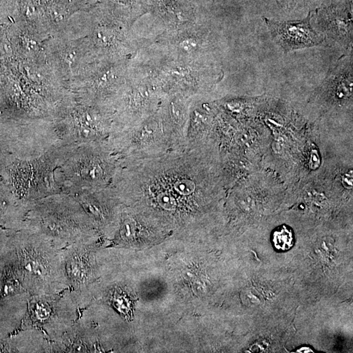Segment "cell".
<instances>
[{
  "label": "cell",
  "mask_w": 353,
  "mask_h": 353,
  "mask_svg": "<svg viewBox=\"0 0 353 353\" xmlns=\"http://www.w3.org/2000/svg\"><path fill=\"white\" fill-rule=\"evenodd\" d=\"M208 144L148 158H120L112 186L123 206L184 226L222 194Z\"/></svg>",
  "instance_id": "cell-1"
},
{
  "label": "cell",
  "mask_w": 353,
  "mask_h": 353,
  "mask_svg": "<svg viewBox=\"0 0 353 353\" xmlns=\"http://www.w3.org/2000/svg\"><path fill=\"white\" fill-rule=\"evenodd\" d=\"M21 228L44 236L60 250L74 244L96 242L100 235L74 196L65 192L27 202Z\"/></svg>",
  "instance_id": "cell-2"
},
{
  "label": "cell",
  "mask_w": 353,
  "mask_h": 353,
  "mask_svg": "<svg viewBox=\"0 0 353 353\" xmlns=\"http://www.w3.org/2000/svg\"><path fill=\"white\" fill-rule=\"evenodd\" d=\"M21 284L30 295L54 294L70 288L63 250L40 234L14 232Z\"/></svg>",
  "instance_id": "cell-3"
},
{
  "label": "cell",
  "mask_w": 353,
  "mask_h": 353,
  "mask_svg": "<svg viewBox=\"0 0 353 353\" xmlns=\"http://www.w3.org/2000/svg\"><path fill=\"white\" fill-rule=\"evenodd\" d=\"M70 146L61 144L40 156L19 158L10 154L2 168V180L18 200H37L62 192L58 180L60 168L64 161Z\"/></svg>",
  "instance_id": "cell-4"
},
{
  "label": "cell",
  "mask_w": 353,
  "mask_h": 353,
  "mask_svg": "<svg viewBox=\"0 0 353 353\" xmlns=\"http://www.w3.org/2000/svg\"><path fill=\"white\" fill-rule=\"evenodd\" d=\"M118 160L108 141L70 146L60 168L58 180L62 192L73 195L110 186Z\"/></svg>",
  "instance_id": "cell-5"
},
{
  "label": "cell",
  "mask_w": 353,
  "mask_h": 353,
  "mask_svg": "<svg viewBox=\"0 0 353 353\" xmlns=\"http://www.w3.org/2000/svg\"><path fill=\"white\" fill-rule=\"evenodd\" d=\"M78 316L80 308L70 288L54 294H28L22 328L36 330L53 343L71 329Z\"/></svg>",
  "instance_id": "cell-6"
},
{
  "label": "cell",
  "mask_w": 353,
  "mask_h": 353,
  "mask_svg": "<svg viewBox=\"0 0 353 353\" xmlns=\"http://www.w3.org/2000/svg\"><path fill=\"white\" fill-rule=\"evenodd\" d=\"M84 104L68 107L53 126L62 143L78 146L109 140L114 123L112 107L92 99Z\"/></svg>",
  "instance_id": "cell-7"
},
{
  "label": "cell",
  "mask_w": 353,
  "mask_h": 353,
  "mask_svg": "<svg viewBox=\"0 0 353 353\" xmlns=\"http://www.w3.org/2000/svg\"><path fill=\"white\" fill-rule=\"evenodd\" d=\"M162 56L160 60L139 66L136 71L146 78L162 94H178L194 100V98L208 86L206 66Z\"/></svg>",
  "instance_id": "cell-8"
},
{
  "label": "cell",
  "mask_w": 353,
  "mask_h": 353,
  "mask_svg": "<svg viewBox=\"0 0 353 353\" xmlns=\"http://www.w3.org/2000/svg\"><path fill=\"white\" fill-rule=\"evenodd\" d=\"M163 96L146 78L136 72L132 74L110 102L114 112L112 132L134 126L154 116Z\"/></svg>",
  "instance_id": "cell-9"
},
{
  "label": "cell",
  "mask_w": 353,
  "mask_h": 353,
  "mask_svg": "<svg viewBox=\"0 0 353 353\" xmlns=\"http://www.w3.org/2000/svg\"><path fill=\"white\" fill-rule=\"evenodd\" d=\"M108 143L119 159L148 158L170 150L157 112L134 126L112 132Z\"/></svg>",
  "instance_id": "cell-10"
},
{
  "label": "cell",
  "mask_w": 353,
  "mask_h": 353,
  "mask_svg": "<svg viewBox=\"0 0 353 353\" xmlns=\"http://www.w3.org/2000/svg\"><path fill=\"white\" fill-rule=\"evenodd\" d=\"M92 243H78L62 248L66 273L80 309L90 304L88 292L97 278Z\"/></svg>",
  "instance_id": "cell-11"
},
{
  "label": "cell",
  "mask_w": 353,
  "mask_h": 353,
  "mask_svg": "<svg viewBox=\"0 0 353 353\" xmlns=\"http://www.w3.org/2000/svg\"><path fill=\"white\" fill-rule=\"evenodd\" d=\"M72 196L82 206L100 234L114 237L120 222L122 204L112 185L82 190Z\"/></svg>",
  "instance_id": "cell-12"
},
{
  "label": "cell",
  "mask_w": 353,
  "mask_h": 353,
  "mask_svg": "<svg viewBox=\"0 0 353 353\" xmlns=\"http://www.w3.org/2000/svg\"><path fill=\"white\" fill-rule=\"evenodd\" d=\"M156 44L164 56L202 65L210 48L207 32L196 24L176 30H166L157 38Z\"/></svg>",
  "instance_id": "cell-13"
},
{
  "label": "cell",
  "mask_w": 353,
  "mask_h": 353,
  "mask_svg": "<svg viewBox=\"0 0 353 353\" xmlns=\"http://www.w3.org/2000/svg\"><path fill=\"white\" fill-rule=\"evenodd\" d=\"M193 100L178 94L164 95L157 114L170 150L186 148L187 128Z\"/></svg>",
  "instance_id": "cell-14"
},
{
  "label": "cell",
  "mask_w": 353,
  "mask_h": 353,
  "mask_svg": "<svg viewBox=\"0 0 353 353\" xmlns=\"http://www.w3.org/2000/svg\"><path fill=\"white\" fill-rule=\"evenodd\" d=\"M311 14L300 20L278 21L264 18L274 41L286 52L320 46L324 38L312 28Z\"/></svg>",
  "instance_id": "cell-15"
},
{
  "label": "cell",
  "mask_w": 353,
  "mask_h": 353,
  "mask_svg": "<svg viewBox=\"0 0 353 353\" xmlns=\"http://www.w3.org/2000/svg\"><path fill=\"white\" fill-rule=\"evenodd\" d=\"M148 12L160 18L166 30H176L196 23L195 8L187 0H146Z\"/></svg>",
  "instance_id": "cell-16"
},
{
  "label": "cell",
  "mask_w": 353,
  "mask_h": 353,
  "mask_svg": "<svg viewBox=\"0 0 353 353\" xmlns=\"http://www.w3.org/2000/svg\"><path fill=\"white\" fill-rule=\"evenodd\" d=\"M108 301L126 318H131L134 297L124 287L116 286L109 290Z\"/></svg>",
  "instance_id": "cell-17"
},
{
  "label": "cell",
  "mask_w": 353,
  "mask_h": 353,
  "mask_svg": "<svg viewBox=\"0 0 353 353\" xmlns=\"http://www.w3.org/2000/svg\"><path fill=\"white\" fill-rule=\"evenodd\" d=\"M271 241L274 248L278 252H288L294 244V232L290 227L282 225L272 233Z\"/></svg>",
  "instance_id": "cell-18"
},
{
  "label": "cell",
  "mask_w": 353,
  "mask_h": 353,
  "mask_svg": "<svg viewBox=\"0 0 353 353\" xmlns=\"http://www.w3.org/2000/svg\"><path fill=\"white\" fill-rule=\"evenodd\" d=\"M298 352H312V350L311 348H308V346H302V348H300V350H298Z\"/></svg>",
  "instance_id": "cell-19"
}]
</instances>
